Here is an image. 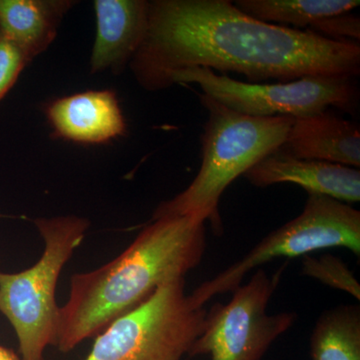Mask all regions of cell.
I'll use <instances>...</instances> for the list:
<instances>
[{
    "instance_id": "cell-4",
    "label": "cell",
    "mask_w": 360,
    "mask_h": 360,
    "mask_svg": "<svg viewBox=\"0 0 360 360\" xmlns=\"http://www.w3.org/2000/svg\"><path fill=\"white\" fill-rule=\"evenodd\" d=\"M41 257L18 274L0 272V312L15 331L22 360H44L56 345L59 307L56 293L63 267L82 245L90 222L75 215L37 219Z\"/></svg>"
},
{
    "instance_id": "cell-3",
    "label": "cell",
    "mask_w": 360,
    "mask_h": 360,
    "mask_svg": "<svg viewBox=\"0 0 360 360\" xmlns=\"http://www.w3.org/2000/svg\"><path fill=\"white\" fill-rule=\"evenodd\" d=\"M198 96L208 112L201 135L200 172L182 193L160 203L151 220L191 215L210 220L220 234L224 229L219 206L225 189L283 146L295 118L243 115L205 94Z\"/></svg>"
},
{
    "instance_id": "cell-12",
    "label": "cell",
    "mask_w": 360,
    "mask_h": 360,
    "mask_svg": "<svg viewBox=\"0 0 360 360\" xmlns=\"http://www.w3.org/2000/svg\"><path fill=\"white\" fill-rule=\"evenodd\" d=\"M278 149L302 160L359 168V125L328 108L316 115L295 118Z\"/></svg>"
},
{
    "instance_id": "cell-19",
    "label": "cell",
    "mask_w": 360,
    "mask_h": 360,
    "mask_svg": "<svg viewBox=\"0 0 360 360\" xmlns=\"http://www.w3.org/2000/svg\"><path fill=\"white\" fill-rule=\"evenodd\" d=\"M0 360H22L13 350L0 345Z\"/></svg>"
},
{
    "instance_id": "cell-9",
    "label": "cell",
    "mask_w": 360,
    "mask_h": 360,
    "mask_svg": "<svg viewBox=\"0 0 360 360\" xmlns=\"http://www.w3.org/2000/svg\"><path fill=\"white\" fill-rule=\"evenodd\" d=\"M252 186L293 184L309 194H321L343 202L360 200V172L326 161L302 160L277 150L265 156L243 174Z\"/></svg>"
},
{
    "instance_id": "cell-18",
    "label": "cell",
    "mask_w": 360,
    "mask_h": 360,
    "mask_svg": "<svg viewBox=\"0 0 360 360\" xmlns=\"http://www.w3.org/2000/svg\"><path fill=\"white\" fill-rule=\"evenodd\" d=\"M309 30L326 39L359 44L360 20L349 13L323 18L314 23Z\"/></svg>"
},
{
    "instance_id": "cell-11",
    "label": "cell",
    "mask_w": 360,
    "mask_h": 360,
    "mask_svg": "<svg viewBox=\"0 0 360 360\" xmlns=\"http://www.w3.org/2000/svg\"><path fill=\"white\" fill-rule=\"evenodd\" d=\"M96 35L90 58L92 75L122 72L146 39L148 26L146 0H96Z\"/></svg>"
},
{
    "instance_id": "cell-15",
    "label": "cell",
    "mask_w": 360,
    "mask_h": 360,
    "mask_svg": "<svg viewBox=\"0 0 360 360\" xmlns=\"http://www.w3.org/2000/svg\"><path fill=\"white\" fill-rule=\"evenodd\" d=\"M312 360H360L359 305L322 312L310 336Z\"/></svg>"
},
{
    "instance_id": "cell-10",
    "label": "cell",
    "mask_w": 360,
    "mask_h": 360,
    "mask_svg": "<svg viewBox=\"0 0 360 360\" xmlns=\"http://www.w3.org/2000/svg\"><path fill=\"white\" fill-rule=\"evenodd\" d=\"M54 134L84 144L113 141L127 132V123L111 90H89L56 99L45 108Z\"/></svg>"
},
{
    "instance_id": "cell-7",
    "label": "cell",
    "mask_w": 360,
    "mask_h": 360,
    "mask_svg": "<svg viewBox=\"0 0 360 360\" xmlns=\"http://www.w3.org/2000/svg\"><path fill=\"white\" fill-rule=\"evenodd\" d=\"M196 84L203 94L225 108L255 117L302 118L328 108L354 115L359 106L356 78L305 77L288 82L250 84L205 68H191L170 75L168 87Z\"/></svg>"
},
{
    "instance_id": "cell-2",
    "label": "cell",
    "mask_w": 360,
    "mask_h": 360,
    "mask_svg": "<svg viewBox=\"0 0 360 360\" xmlns=\"http://www.w3.org/2000/svg\"><path fill=\"white\" fill-rule=\"evenodd\" d=\"M205 222L191 215L151 220L115 259L73 274L68 302L59 307L54 347L68 354L137 309L160 286L186 279L205 257Z\"/></svg>"
},
{
    "instance_id": "cell-5",
    "label": "cell",
    "mask_w": 360,
    "mask_h": 360,
    "mask_svg": "<svg viewBox=\"0 0 360 360\" xmlns=\"http://www.w3.org/2000/svg\"><path fill=\"white\" fill-rule=\"evenodd\" d=\"M205 316L186 295V279L172 281L97 335L84 360H189Z\"/></svg>"
},
{
    "instance_id": "cell-13",
    "label": "cell",
    "mask_w": 360,
    "mask_h": 360,
    "mask_svg": "<svg viewBox=\"0 0 360 360\" xmlns=\"http://www.w3.org/2000/svg\"><path fill=\"white\" fill-rule=\"evenodd\" d=\"M73 0H0V35L30 60L46 51L58 35Z\"/></svg>"
},
{
    "instance_id": "cell-8",
    "label": "cell",
    "mask_w": 360,
    "mask_h": 360,
    "mask_svg": "<svg viewBox=\"0 0 360 360\" xmlns=\"http://www.w3.org/2000/svg\"><path fill=\"white\" fill-rule=\"evenodd\" d=\"M281 271L269 276L258 269L245 285L232 291L231 302L206 311L205 326L189 356L212 360H262L270 345L296 321L293 312L269 314L270 298Z\"/></svg>"
},
{
    "instance_id": "cell-1",
    "label": "cell",
    "mask_w": 360,
    "mask_h": 360,
    "mask_svg": "<svg viewBox=\"0 0 360 360\" xmlns=\"http://www.w3.org/2000/svg\"><path fill=\"white\" fill-rule=\"evenodd\" d=\"M129 65L148 91L167 89L172 73L191 68L238 73L250 84L356 78L360 45L262 22L229 0H153L146 39Z\"/></svg>"
},
{
    "instance_id": "cell-14",
    "label": "cell",
    "mask_w": 360,
    "mask_h": 360,
    "mask_svg": "<svg viewBox=\"0 0 360 360\" xmlns=\"http://www.w3.org/2000/svg\"><path fill=\"white\" fill-rule=\"evenodd\" d=\"M234 6L262 22L292 26L307 30L330 16L349 13L360 6L359 0H238Z\"/></svg>"
},
{
    "instance_id": "cell-17",
    "label": "cell",
    "mask_w": 360,
    "mask_h": 360,
    "mask_svg": "<svg viewBox=\"0 0 360 360\" xmlns=\"http://www.w3.org/2000/svg\"><path fill=\"white\" fill-rule=\"evenodd\" d=\"M30 59L18 45L0 35V101L11 89Z\"/></svg>"
},
{
    "instance_id": "cell-16",
    "label": "cell",
    "mask_w": 360,
    "mask_h": 360,
    "mask_svg": "<svg viewBox=\"0 0 360 360\" xmlns=\"http://www.w3.org/2000/svg\"><path fill=\"white\" fill-rule=\"evenodd\" d=\"M302 274L331 288L345 291L360 300L359 283L340 258L333 255H322L319 258L307 255L303 257Z\"/></svg>"
},
{
    "instance_id": "cell-6",
    "label": "cell",
    "mask_w": 360,
    "mask_h": 360,
    "mask_svg": "<svg viewBox=\"0 0 360 360\" xmlns=\"http://www.w3.org/2000/svg\"><path fill=\"white\" fill-rule=\"evenodd\" d=\"M343 248L360 255V212L348 203L321 194H309L303 212L270 232L231 266L201 283L189 295L203 307L214 296L232 292L253 269L276 258L307 257L315 251Z\"/></svg>"
}]
</instances>
